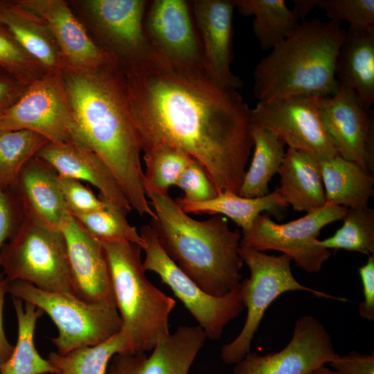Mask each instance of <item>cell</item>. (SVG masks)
Wrapping results in <instances>:
<instances>
[{
  "label": "cell",
  "mask_w": 374,
  "mask_h": 374,
  "mask_svg": "<svg viewBox=\"0 0 374 374\" xmlns=\"http://www.w3.org/2000/svg\"><path fill=\"white\" fill-rule=\"evenodd\" d=\"M123 73L142 152L161 143L178 148L202 164L218 193L239 195L253 118L238 90L164 68Z\"/></svg>",
  "instance_id": "obj_1"
},
{
  "label": "cell",
  "mask_w": 374,
  "mask_h": 374,
  "mask_svg": "<svg viewBox=\"0 0 374 374\" xmlns=\"http://www.w3.org/2000/svg\"><path fill=\"white\" fill-rule=\"evenodd\" d=\"M80 146L95 152L109 168L132 208L155 217L146 196L139 136L118 64L93 70L62 69Z\"/></svg>",
  "instance_id": "obj_2"
},
{
  "label": "cell",
  "mask_w": 374,
  "mask_h": 374,
  "mask_svg": "<svg viewBox=\"0 0 374 374\" xmlns=\"http://www.w3.org/2000/svg\"><path fill=\"white\" fill-rule=\"evenodd\" d=\"M155 214L150 225L162 249L200 288L216 296L239 285L244 264L239 254L241 232L220 215L197 220L168 193L145 189Z\"/></svg>",
  "instance_id": "obj_3"
},
{
  "label": "cell",
  "mask_w": 374,
  "mask_h": 374,
  "mask_svg": "<svg viewBox=\"0 0 374 374\" xmlns=\"http://www.w3.org/2000/svg\"><path fill=\"white\" fill-rule=\"evenodd\" d=\"M346 30L341 23L313 19L262 59L253 73V94L258 102L294 96L326 97L339 82L335 64Z\"/></svg>",
  "instance_id": "obj_4"
},
{
  "label": "cell",
  "mask_w": 374,
  "mask_h": 374,
  "mask_svg": "<svg viewBox=\"0 0 374 374\" xmlns=\"http://www.w3.org/2000/svg\"><path fill=\"white\" fill-rule=\"evenodd\" d=\"M107 260L121 332L131 353L152 350L168 337L175 301L146 277L141 247L130 242H102Z\"/></svg>",
  "instance_id": "obj_5"
},
{
  "label": "cell",
  "mask_w": 374,
  "mask_h": 374,
  "mask_svg": "<svg viewBox=\"0 0 374 374\" xmlns=\"http://www.w3.org/2000/svg\"><path fill=\"white\" fill-rule=\"evenodd\" d=\"M0 267L8 282L24 281L44 291L75 296L62 232L24 215L15 235L1 249Z\"/></svg>",
  "instance_id": "obj_6"
},
{
  "label": "cell",
  "mask_w": 374,
  "mask_h": 374,
  "mask_svg": "<svg viewBox=\"0 0 374 374\" xmlns=\"http://www.w3.org/2000/svg\"><path fill=\"white\" fill-rule=\"evenodd\" d=\"M8 293L35 305L51 319L58 333L51 340L60 354L100 344L121 328V317L114 305L88 303L20 280L8 282Z\"/></svg>",
  "instance_id": "obj_7"
},
{
  "label": "cell",
  "mask_w": 374,
  "mask_h": 374,
  "mask_svg": "<svg viewBox=\"0 0 374 374\" xmlns=\"http://www.w3.org/2000/svg\"><path fill=\"white\" fill-rule=\"evenodd\" d=\"M239 254L250 271L242 280L247 317L238 335L221 349L220 357L227 364H235L251 350V344L269 306L280 295L292 291H305L318 297L348 301L327 293L305 286L294 276L291 258L282 253L269 255L247 247H240Z\"/></svg>",
  "instance_id": "obj_8"
},
{
  "label": "cell",
  "mask_w": 374,
  "mask_h": 374,
  "mask_svg": "<svg viewBox=\"0 0 374 374\" xmlns=\"http://www.w3.org/2000/svg\"><path fill=\"white\" fill-rule=\"evenodd\" d=\"M139 233L145 251L142 262L145 271L156 273L169 287L197 321L206 339L221 338L225 326L245 308L242 281L225 296L211 295L200 288L167 255L150 224L142 226Z\"/></svg>",
  "instance_id": "obj_9"
},
{
  "label": "cell",
  "mask_w": 374,
  "mask_h": 374,
  "mask_svg": "<svg viewBox=\"0 0 374 374\" xmlns=\"http://www.w3.org/2000/svg\"><path fill=\"white\" fill-rule=\"evenodd\" d=\"M149 1L145 0H87L83 7L103 48L118 61L123 72L164 68L144 30Z\"/></svg>",
  "instance_id": "obj_10"
},
{
  "label": "cell",
  "mask_w": 374,
  "mask_h": 374,
  "mask_svg": "<svg viewBox=\"0 0 374 374\" xmlns=\"http://www.w3.org/2000/svg\"><path fill=\"white\" fill-rule=\"evenodd\" d=\"M346 210L326 202L303 217L284 224L276 223L268 213H260L249 229L241 232L240 247L280 251L305 271L317 273L331 256L330 250L319 244L320 231L341 220Z\"/></svg>",
  "instance_id": "obj_11"
},
{
  "label": "cell",
  "mask_w": 374,
  "mask_h": 374,
  "mask_svg": "<svg viewBox=\"0 0 374 374\" xmlns=\"http://www.w3.org/2000/svg\"><path fill=\"white\" fill-rule=\"evenodd\" d=\"M21 130L36 132L51 143L80 145L62 71L46 72L30 83L19 98L0 115V131Z\"/></svg>",
  "instance_id": "obj_12"
},
{
  "label": "cell",
  "mask_w": 374,
  "mask_h": 374,
  "mask_svg": "<svg viewBox=\"0 0 374 374\" xmlns=\"http://www.w3.org/2000/svg\"><path fill=\"white\" fill-rule=\"evenodd\" d=\"M143 26L152 46L171 71L186 78H206L190 1H151Z\"/></svg>",
  "instance_id": "obj_13"
},
{
  "label": "cell",
  "mask_w": 374,
  "mask_h": 374,
  "mask_svg": "<svg viewBox=\"0 0 374 374\" xmlns=\"http://www.w3.org/2000/svg\"><path fill=\"white\" fill-rule=\"evenodd\" d=\"M253 122L318 162L338 154L323 123L317 96H294L258 102L252 109Z\"/></svg>",
  "instance_id": "obj_14"
},
{
  "label": "cell",
  "mask_w": 374,
  "mask_h": 374,
  "mask_svg": "<svg viewBox=\"0 0 374 374\" xmlns=\"http://www.w3.org/2000/svg\"><path fill=\"white\" fill-rule=\"evenodd\" d=\"M317 103L338 154L373 175L374 123L371 109L362 104L352 89L340 84L333 95L317 97Z\"/></svg>",
  "instance_id": "obj_15"
},
{
  "label": "cell",
  "mask_w": 374,
  "mask_h": 374,
  "mask_svg": "<svg viewBox=\"0 0 374 374\" xmlns=\"http://www.w3.org/2000/svg\"><path fill=\"white\" fill-rule=\"evenodd\" d=\"M339 356L323 325L314 316L304 315L296 321L285 347L264 355L249 352L234 364L233 374H308Z\"/></svg>",
  "instance_id": "obj_16"
},
{
  "label": "cell",
  "mask_w": 374,
  "mask_h": 374,
  "mask_svg": "<svg viewBox=\"0 0 374 374\" xmlns=\"http://www.w3.org/2000/svg\"><path fill=\"white\" fill-rule=\"evenodd\" d=\"M190 4L206 78L222 88L238 90L243 82L231 69L235 0H194Z\"/></svg>",
  "instance_id": "obj_17"
},
{
  "label": "cell",
  "mask_w": 374,
  "mask_h": 374,
  "mask_svg": "<svg viewBox=\"0 0 374 374\" xmlns=\"http://www.w3.org/2000/svg\"><path fill=\"white\" fill-rule=\"evenodd\" d=\"M15 1L46 22L60 49L64 67L93 70L118 64L114 56L93 41L65 1Z\"/></svg>",
  "instance_id": "obj_18"
},
{
  "label": "cell",
  "mask_w": 374,
  "mask_h": 374,
  "mask_svg": "<svg viewBox=\"0 0 374 374\" xmlns=\"http://www.w3.org/2000/svg\"><path fill=\"white\" fill-rule=\"evenodd\" d=\"M75 295L88 303L116 306L110 271L100 241L71 215L61 229Z\"/></svg>",
  "instance_id": "obj_19"
},
{
  "label": "cell",
  "mask_w": 374,
  "mask_h": 374,
  "mask_svg": "<svg viewBox=\"0 0 374 374\" xmlns=\"http://www.w3.org/2000/svg\"><path fill=\"white\" fill-rule=\"evenodd\" d=\"M206 337L199 326H179L145 353L115 355L106 374H188Z\"/></svg>",
  "instance_id": "obj_20"
},
{
  "label": "cell",
  "mask_w": 374,
  "mask_h": 374,
  "mask_svg": "<svg viewBox=\"0 0 374 374\" xmlns=\"http://www.w3.org/2000/svg\"><path fill=\"white\" fill-rule=\"evenodd\" d=\"M57 176L53 168L35 156L22 168L12 190L25 217L44 227L61 231L71 214Z\"/></svg>",
  "instance_id": "obj_21"
},
{
  "label": "cell",
  "mask_w": 374,
  "mask_h": 374,
  "mask_svg": "<svg viewBox=\"0 0 374 374\" xmlns=\"http://www.w3.org/2000/svg\"><path fill=\"white\" fill-rule=\"evenodd\" d=\"M60 176L84 181L99 190V197L127 211L132 208L107 164L91 150L75 143H48L37 154Z\"/></svg>",
  "instance_id": "obj_22"
},
{
  "label": "cell",
  "mask_w": 374,
  "mask_h": 374,
  "mask_svg": "<svg viewBox=\"0 0 374 374\" xmlns=\"http://www.w3.org/2000/svg\"><path fill=\"white\" fill-rule=\"evenodd\" d=\"M339 84L352 89L362 104L374 103V25L350 26L339 48L335 64Z\"/></svg>",
  "instance_id": "obj_23"
},
{
  "label": "cell",
  "mask_w": 374,
  "mask_h": 374,
  "mask_svg": "<svg viewBox=\"0 0 374 374\" xmlns=\"http://www.w3.org/2000/svg\"><path fill=\"white\" fill-rule=\"evenodd\" d=\"M0 24L46 72L62 71L58 46L46 22L15 0H0Z\"/></svg>",
  "instance_id": "obj_24"
},
{
  "label": "cell",
  "mask_w": 374,
  "mask_h": 374,
  "mask_svg": "<svg viewBox=\"0 0 374 374\" xmlns=\"http://www.w3.org/2000/svg\"><path fill=\"white\" fill-rule=\"evenodd\" d=\"M278 173L276 190L294 211L308 213L326 203L320 163L308 154L288 148Z\"/></svg>",
  "instance_id": "obj_25"
},
{
  "label": "cell",
  "mask_w": 374,
  "mask_h": 374,
  "mask_svg": "<svg viewBox=\"0 0 374 374\" xmlns=\"http://www.w3.org/2000/svg\"><path fill=\"white\" fill-rule=\"evenodd\" d=\"M175 201L188 214L226 217L240 227L242 231L249 229L260 213L267 212L278 218L283 216L289 206L277 190L256 198H247L231 192H222L204 202H192L183 197Z\"/></svg>",
  "instance_id": "obj_26"
},
{
  "label": "cell",
  "mask_w": 374,
  "mask_h": 374,
  "mask_svg": "<svg viewBox=\"0 0 374 374\" xmlns=\"http://www.w3.org/2000/svg\"><path fill=\"white\" fill-rule=\"evenodd\" d=\"M319 163L327 203L346 208L367 205L374 195L372 175L339 155Z\"/></svg>",
  "instance_id": "obj_27"
},
{
  "label": "cell",
  "mask_w": 374,
  "mask_h": 374,
  "mask_svg": "<svg viewBox=\"0 0 374 374\" xmlns=\"http://www.w3.org/2000/svg\"><path fill=\"white\" fill-rule=\"evenodd\" d=\"M17 320V339L0 374H55L50 362L37 352L34 342L37 319L44 313L35 305L12 296Z\"/></svg>",
  "instance_id": "obj_28"
},
{
  "label": "cell",
  "mask_w": 374,
  "mask_h": 374,
  "mask_svg": "<svg viewBox=\"0 0 374 374\" xmlns=\"http://www.w3.org/2000/svg\"><path fill=\"white\" fill-rule=\"evenodd\" d=\"M252 138L253 154L239 193L247 198L263 197L269 193V182L278 173L285 155V143L254 122Z\"/></svg>",
  "instance_id": "obj_29"
},
{
  "label": "cell",
  "mask_w": 374,
  "mask_h": 374,
  "mask_svg": "<svg viewBox=\"0 0 374 374\" xmlns=\"http://www.w3.org/2000/svg\"><path fill=\"white\" fill-rule=\"evenodd\" d=\"M235 3L242 13L254 16L253 30L262 50L274 48L299 25L296 12L284 0H235Z\"/></svg>",
  "instance_id": "obj_30"
},
{
  "label": "cell",
  "mask_w": 374,
  "mask_h": 374,
  "mask_svg": "<svg viewBox=\"0 0 374 374\" xmlns=\"http://www.w3.org/2000/svg\"><path fill=\"white\" fill-rule=\"evenodd\" d=\"M122 353H131L120 330L97 345L77 348L65 354L52 351L48 360L55 374H106L112 358Z\"/></svg>",
  "instance_id": "obj_31"
},
{
  "label": "cell",
  "mask_w": 374,
  "mask_h": 374,
  "mask_svg": "<svg viewBox=\"0 0 374 374\" xmlns=\"http://www.w3.org/2000/svg\"><path fill=\"white\" fill-rule=\"evenodd\" d=\"M48 143L30 130L0 131V187L12 190L22 168Z\"/></svg>",
  "instance_id": "obj_32"
},
{
  "label": "cell",
  "mask_w": 374,
  "mask_h": 374,
  "mask_svg": "<svg viewBox=\"0 0 374 374\" xmlns=\"http://www.w3.org/2000/svg\"><path fill=\"white\" fill-rule=\"evenodd\" d=\"M100 198L104 202L100 209L71 215L101 242H130L142 249L143 241L139 232L127 219L129 212L110 201Z\"/></svg>",
  "instance_id": "obj_33"
},
{
  "label": "cell",
  "mask_w": 374,
  "mask_h": 374,
  "mask_svg": "<svg viewBox=\"0 0 374 374\" xmlns=\"http://www.w3.org/2000/svg\"><path fill=\"white\" fill-rule=\"evenodd\" d=\"M145 171L144 189L168 193L176 186L184 170L193 158L181 149L166 143L151 145L143 150Z\"/></svg>",
  "instance_id": "obj_34"
},
{
  "label": "cell",
  "mask_w": 374,
  "mask_h": 374,
  "mask_svg": "<svg viewBox=\"0 0 374 374\" xmlns=\"http://www.w3.org/2000/svg\"><path fill=\"white\" fill-rule=\"evenodd\" d=\"M342 226L334 235L319 241L323 247L374 255V210L366 206L347 208Z\"/></svg>",
  "instance_id": "obj_35"
},
{
  "label": "cell",
  "mask_w": 374,
  "mask_h": 374,
  "mask_svg": "<svg viewBox=\"0 0 374 374\" xmlns=\"http://www.w3.org/2000/svg\"><path fill=\"white\" fill-rule=\"evenodd\" d=\"M0 67L26 85H28L46 73L1 24Z\"/></svg>",
  "instance_id": "obj_36"
},
{
  "label": "cell",
  "mask_w": 374,
  "mask_h": 374,
  "mask_svg": "<svg viewBox=\"0 0 374 374\" xmlns=\"http://www.w3.org/2000/svg\"><path fill=\"white\" fill-rule=\"evenodd\" d=\"M330 21H347L350 26L374 25V0H319Z\"/></svg>",
  "instance_id": "obj_37"
},
{
  "label": "cell",
  "mask_w": 374,
  "mask_h": 374,
  "mask_svg": "<svg viewBox=\"0 0 374 374\" xmlns=\"http://www.w3.org/2000/svg\"><path fill=\"white\" fill-rule=\"evenodd\" d=\"M176 186L184 193L183 198L192 202L206 201L218 194L204 168L194 159L184 170Z\"/></svg>",
  "instance_id": "obj_38"
},
{
  "label": "cell",
  "mask_w": 374,
  "mask_h": 374,
  "mask_svg": "<svg viewBox=\"0 0 374 374\" xmlns=\"http://www.w3.org/2000/svg\"><path fill=\"white\" fill-rule=\"evenodd\" d=\"M57 181L71 214L90 213L104 206V202L80 181L59 175Z\"/></svg>",
  "instance_id": "obj_39"
},
{
  "label": "cell",
  "mask_w": 374,
  "mask_h": 374,
  "mask_svg": "<svg viewBox=\"0 0 374 374\" xmlns=\"http://www.w3.org/2000/svg\"><path fill=\"white\" fill-rule=\"evenodd\" d=\"M23 217L21 206L14 192L0 187V251L17 231ZM3 278L0 267V280Z\"/></svg>",
  "instance_id": "obj_40"
},
{
  "label": "cell",
  "mask_w": 374,
  "mask_h": 374,
  "mask_svg": "<svg viewBox=\"0 0 374 374\" xmlns=\"http://www.w3.org/2000/svg\"><path fill=\"white\" fill-rule=\"evenodd\" d=\"M329 364L339 374H374V354H361L354 350L339 355Z\"/></svg>",
  "instance_id": "obj_41"
},
{
  "label": "cell",
  "mask_w": 374,
  "mask_h": 374,
  "mask_svg": "<svg viewBox=\"0 0 374 374\" xmlns=\"http://www.w3.org/2000/svg\"><path fill=\"white\" fill-rule=\"evenodd\" d=\"M363 287V301L359 305L361 317L374 321V255L368 256L367 262L359 268Z\"/></svg>",
  "instance_id": "obj_42"
},
{
  "label": "cell",
  "mask_w": 374,
  "mask_h": 374,
  "mask_svg": "<svg viewBox=\"0 0 374 374\" xmlns=\"http://www.w3.org/2000/svg\"><path fill=\"white\" fill-rule=\"evenodd\" d=\"M27 86L0 67V115L19 98Z\"/></svg>",
  "instance_id": "obj_43"
},
{
  "label": "cell",
  "mask_w": 374,
  "mask_h": 374,
  "mask_svg": "<svg viewBox=\"0 0 374 374\" xmlns=\"http://www.w3.org/2000/svg\"><path fill=\"white\" fill-rule=\"evenodd\" d=\"M6 294H8V281L3 278L0 280V371L14 349V346L10 344L6 335L3 326V307Z\"/></svg>",
  "instance_id": "obj_44"
},
{
  "label": "cell",
  "mask_w": 374,
  "mask_h": 374,
  "mask_svg": "<svg viewBox=\"0 0 374 374\" xmlns=\"http://www.w3.org/2000/svg\"><path fill=\"white\" fill-rule=\"evenodd\" d=\"M293 9L299 16V19L304 21V19L319 4V0H294Z\"/></svg>",
  "instance_id": "obj_45"
},
{
  "label": "cell",
  "mask_w": 374,
  "mask_h": 374,
  "mask_svg": "<svg viewBox=\"0 0 374 374\" xmlns=\"http://www.w3.org/2000/svg\"><path fill=\"white\" fill-rule=\"evenodd\" d=\"M308 374H339L336 371H335L332 369H330L329 368L326 367V365H322L312 371H311Z\"/></svg>",
  "instance_id": "obj_46"
}]
</instances>
